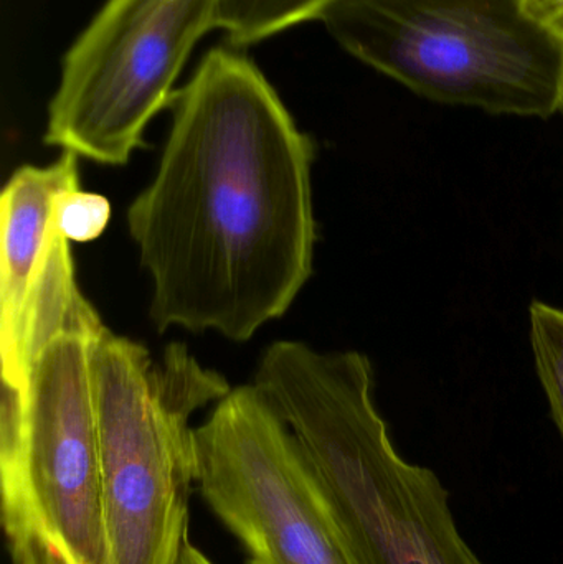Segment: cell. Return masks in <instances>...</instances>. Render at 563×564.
I'll return each instance as SVG.
<instances>
[{
	"mask_svg": "<svg viewBox=\"0 0 563 564\" xmlns=\"http://www.w3.org/2000/svg\"><path fill=\"white\" fill-rule=\"evenodd\" d=\"M154 181L128 227L152 278L158 330L247 341L313 273L314 144L263 73L214 48L175 93Z\"/></svg>",
	"mask_w": 563,
	"mask_h": 564,
	"instance_id": "obj_1",
	"label": "cell"
},
{
	"mask_svg": "<svg viewBox=\"0 0 563 564\" xmlns=\"http://www.w3.org/2000/svg\"><path fill=\"white\" fill-rule=\"evenodd\" d=\"M255 387L296 437L359 564H486L456 525L448 490L397 451L356 350L281 340Z\"/></svg>",
	"mask_w": 563,
	"mask_h": 564,
	"instance_id": "obj_2",
	"label": "cell"
},
{
	"mask_svg": "<svg viewBox=\"0 0 563 564\" xmlns=\"http://www.w3.org/2000/svg\"><path fill=\"white\" fill-rule=\"evenodd\" d=\"M108 564H175L197 477L191 417L230 393L181 341L159 360L102 328L93 348Z\"/></svg>",
	"mask_w": 563,
	"mask_h": 564,
	"instance_id": "obj_3",
	"label": "cell"
},
{
	"mask_svg": "<svg viewBox=\"0 0 563 564\" xmlns=\"http://www.w3.org/2000/svg\"><path fill=\"white\" fill-rule=\"evenodd\" d=\"M317 20L354 58L422 98L563 115V36L529 0H334Z\"/></svg>",
	"mask_w": 563,
	"mask_h": 564,
	"instance_id": "obj_4",
	"label": "cell"
},
{
	"mask_svg": "<svg viewBox=\"0 0 563 564\" xmlns=\"http://www.w3.org/2000/svg\"><path fill=\"white\" fill-rule=\"evenodd\" d=\"M99 315L53 335L2 387L0 492L13 564H108L93 348Z\"/></svg>",
	"mask_w": 563,
	"mask_h": 564,
	"instance_id": "obj_5",
	"label": "cell"
},
{
	"mask_svg": "<svg viewBox=\"0 0 563 564\" xmlns=\"http://www.w3.org/2000/svg\"><path fill=\"white\" fill-rule=\"evenodd\" d=\"M221 0H106L62 63L45 144L101 165L144 148L149 122L172 106L195 45L218 29Z\"/></svg>",
	"mask_w": 563,
	"mask_h": 564,
	"instance_id": "obj_6",
	"label": "cell"
},
{
	"mask_svg": "<svg viewBox=\"0 0 563 564\" xmlns=\"http://www.w3.org/2000/svg\"><path fill=\"white\" fill-rule=\"evenodd\" d=\"M205 502L247 564H359L288 424L255 384L234 388L195 427Z\"/></svg>",
	"mask_w": 563,
	"mask_h": 564,
	"instance_id": "obj_7",
	"label": "cell"
},
{
	"mask_svg": "<svg viewBox=\"0 0 563 564\" xmlns=\"http://www.w3.org/2000/svg\"><path fill=\"white\" fill-rule=\"evenodd\" d=\"M82 187L78 155L45 167L22 165L0 197V347L19 337L33 312L76 281L72 247L58 225V202Z\"/></svg>",
	"mask_w": 563,
	"mask_h": 564,
	"instance_id": "obj_8",
	"label": "cell"
},
{
	"mask_svg": "<svg viewBox=\"0 0 563 564\" xmlns=\"http://www.w3.org/2000/svg\"><path fill=\"white\" fill-rule=\"evenodd\" d=\"M334 0H221L218 29L231 45L270 39L306 20L320 19Z\"/></svg>",
	"mask_w": 563,
	"mask_h": 564,
	"instance_id": "obj_9",
	"label": "cell"
},
{
	"mask_svg": "<svg viewBox=\"0 0 563 564\" xmlns=\"http://www.w3.org/2000/svg\"><path fill=\"white\" fill-rule=\"evenodd\" d=\"M529 328L539 380L563 440V308L535 301L529 308Z\"/></svg>",
	"mask_w": 563,
	"mask_h": 564,
	"instance_id": "obj_10",
	"label": "cell"
},
{
	"mask_svg": "<svg viewBox=\"0 0 563 564\" xmlns=\"http://www.w3.org/2000/svg\"><path fill=\"white\" fill-rule=\"evenodd\" d=\"M111 218L108 198L82 191L65 192L58 202V225L69 243H89L101 237Z\"/></svg>",
	"mask_w": 563,
	"mask_h": 564,
	"instance_id": "obj_11",
	"label": "cell"
},
{
	"mask_svg": "<svg viewBox=\"0 0 563 564\" xmlns=\"http://www.w3.org/2000/svg\"><path fill=\"white\" fill-rule=\"evenodd\" d=\"M539 19L563 36V0H529Z\"/></svg>",
	"mask_w": 563,
	"mask_h": 564,
	"instance_id": "obj_12",
	"label": "cell"
},
{
	"mask_svg": "<svg viewBox=\"0 0 563 564\" xmlns=\"http://www.w3.org/2000/svg\"><path fill=\"white\" fill-rule=\"evenodd\" d=\"M175 564H215L208 558L207 555H204V552L197 549V546L191 545V543H185L184 549H182L181 556H178L177 563Z\"/></svg>",
	"mask_w": 563,
	"mask_h": 564,
	"instance_id": "obj_13",
	"label": "cell"
}]
</instances>
